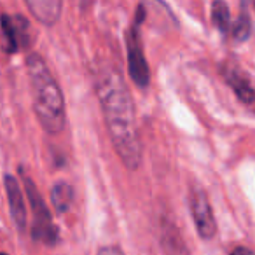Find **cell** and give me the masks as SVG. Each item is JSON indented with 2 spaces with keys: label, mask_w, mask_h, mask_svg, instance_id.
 Returning <instances> with one entry per match:
<instances>
[{
  "label": "cell",
  "mask_w": 255,
  "mask_h": 255,
  "mask_svg": "<svg viewBox=\"0 0 255 255\" xmlns=\"http://www.w3.org/2000/svg\"><path fill=\"white\" fill-rule=\"evenodd\" d=\"M96 95L117 156L126 168L138 170L142 164V142L136 124L135 105L123 75L114 67L103 65L98 70Z\"/></svg>",
  "instance_id": "obj_1"
},
{
  "label": "cell",
  "mask_w": 255,
  "mask_h": 255,
  "mask_svg": "<svg viewBox=\"0 0 255 255\" xmlns=\"http://www.w3.org/2000/svg\"><path fill=\"white\" fill-rule=\"evenodd\" d=\"M26 68H28L37 119L44 128V131L49 135H58L63 131L67 123L63 93L40 54H30L26 58Z\"/></svg>",
  "instance_id": "obj_2"
},
{
  "label": "cell",
  "mask_w": 255,
  "mask_h": 255,
  "mask_svg": "<svg viewBox=\"0 0 255 255\" xmlns=\"http://www.w3.org/2000/svg\"><path fill=\"white\" fill-rule=\"evenodd\" d=\"M23 182H25L26 196H28L30 206H32L33 213V224H32V236L35 241L44 243L47 247H53L58 241V227L54 226L51 212L47 210V205L44 198L40 196L39 189L32 182V178L23 175Z\"/></svg>",
  "instance_id": "obj_3"
},
{
  "label": "cell",
  "mask_w": 255,
  "mask_h": 255,
  "mask_svg": "<svg viewBox=\"0 0 255 255\" xmlns=\"http://www.w3.org/2000/svg\"><path fill=\"white\" fill-rule=\"evenodd\" d=\"M143 19V7H138V16L133 26H129L126 35V47H128V67H129V75L135 81L138 88L145 89L150 82V70L147 60L143 56V47L140 42L138 25Z\"/></svg>",
  "instance_id": "obj_4"
},
{
  "label": "cell",
  "mask_w": 255,
  "mask_h": 255,
  "mask_svg": "<svg viewBox=\"0 0 255 255\" xmlns=\"http://www.w3.org/2000/svg\"><path fill=\"white\" fill-rule=\"evenodd\" d=\"M189 205H191V213H192V219H194L198 234L201 238H205V240L213 238V234L217 231V224L205 191L203 189H192L191 198H189Z\"/></svg>",
  "instance_id": "obj_5"
},
{
  "label": "cell",
  "mask_w": 255,
  "mask_h": 255,
  "mask_svg": "<svg viewBox=\"0 0 255 255\" xmlns=\"http://www.w3.org/2000/svg\"><path fill=\"white\" fill-rule=\"evenodd\" d=\"M0 25H2V32H4L9 53H18V51L28 47L30 25L26 21V18H23L21 14H14V16L2 14Z\"/></svg>",
  "instance_id": "obj_6"
},
{
  "label": "cell",
  "mask_w": 255,
  "mask_h": 255,
  "mask_svg": "<svg viewBox=\"0 0 255 255\" xmlns=\"http://www.w3.org/2000/svg\"><path fill=\"white\" fill-rule=\"evenodd\" d=\"M5 192H7V203L11 208V217L14 220L16 227L21 233H25L26 229V203L23 191L19 187V182L16 180L12 175H5Z\"/></svg>",
  "instance_id": "obj_7"
},
{
  "label": "cell",
  "mask_w": 255,
  "mask_h": 255,
  "mask_svg": "<svg viewBox=\"0 0 255 255\" xmlns=\"http://www.w3.org/2000/svg\"><path fill=\"white\" fill-rule=\"evenodd\" d=\"M224 77H226V82L233 88V91L236 93V96L241 100L243 103H254L255 102V89L252 88L248 77L240 70V68L233 67H226L222 70Z\"/></svg>",
  "instance_id": "obj_8"
},
{
  "label": "cell",
  "mask_w": 255,
  "mask_h": 255,
  "mask_svg": "<svg viewBox=\"0 0 255 255\" xmlns=\"http://www.w3.org/2000/svg\"><path fill=\"white\" fill-rule=\"evenodd\" d=\"M159 241L163 250L166 252V255H189V248L185 245L184 238H182L180 231L177 229V226L168 220H163L159 231Z\"/></svg>",
  "instance_id": "obj_9"
},
{
  "label": "cell",
  "mask_w": 255,
  "mask_h": 255,
  "mask_svg": "<svg viewBox=\"0 0 255 255\" xmlns=\"http://www.w3.org/2000/svg\"><path fill=\"white\" fill-rule=\"evenodd\" d=\"M26 7L42 25H54L60 19L63 4L60 0H28Z\"/></svg>",
  "instance_id": "obj_10"
},
{
  "label": "cell",
  "mask_w": 255,
  "mask_h": 255,
  "mask_svg": "<svg viewBox=\"0 0 255 255\" xmlns=\"http://www.w3.org/2000/svg\"><path fill=\"white\" fill-rule=\"evenodd\" d=\"M51 203L58 213H67L74 203V187L68 182H56L51 189Z\"/></svg>",
  "instance_id": "obj_11"
},
{
  "label": "cell",
  "mask_w": 255,
  "mask_h": 255,
  "mask_svg": "<svg viewBox=\"0 0 255 255\" xmlns=\"http://www.w3.org/2000/svg\"><path fill=\"white\" fill-rule=\"evenodd\" d=\"M212 21L219 28V32L229 33L231 32V16L229 7L226 2H213L212 4Z\"/></svg>",
  "instance_id": "obj_12"
},
{
  "label": "cell",
  "mask_w": 255,
  "mask_h": 255,
  "mask_svg": "<svg viewBox=\"0 0 255 255\" xmlns=\"http://www.w3.org/2000/svg\"><path fill=\"white\" fill-rule=\"evenodd\" d=\"M252 33V21H250V16H248L247 11L241 9L240 16H238L236 23L231 26V37H233L236 42H245V40L250 37Z\"/></svg>",
  "instance_id": "obj_13"
},
{
  "label": "cell",
  "mask_w": 255,
  "mask_h": 255,
  "mask_svg": "<svg viewBox=\"0 0 255 255\" xmlns=\"http://www.w3.org/2000/svg\"><path fill=\"white\" fill-rule=\"evenodd\" d=\"M98 255H124V254H123V250L117 247H102Z\"/></svg>",
  "instance_id": "obj_14"
},
{
  "label": "cell",
  "mask_w": 255,
  "mask_h": 255,
  "mask_svg": "<svg viewBox=\"0 0 255 255\" xmlns=\"http://www.w3.org/2000/svg\"><path fill=\"white\" fill-rule=\"evenodd\" d=\"M229 255H255V254L250 250V248H247V247H238V248H234V250L231 252Z\"/></svg>",
  "instance_id": "obj_15"
},
{
  "label": "cell",
  "mask_w": 255,
  "mask_h": 255,
  "mask_svg": "<svg viewBox=\"0 0 255 255\" xmlns=\"http://www.w3.org/2000/svg\"><path fill=\"white\" fill-rule=\"evenodd\" d=\"M0 255H7V254H4V252H0Z\"/></svg>",
  "instance_id": "obj_16"
}]
</instances>
